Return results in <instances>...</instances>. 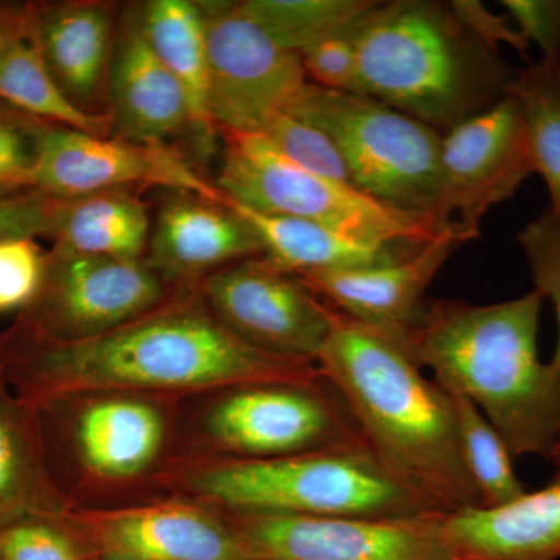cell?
Segmentation results:
<instances>
[{
    "label": "cell",
    "instance_id": "6da1fadb",
    "mask_svg": "<svg viewBox=\"0 0 560 560\" xmlns=\"http://www.w3.org/2000/svg\"><path fill=\"white\" fill-rule=\"evenodd\" d=\"M0 372L31 408L83 394H190L256 383H313V360L246 345L215 318L197 287H175L158 307L90 340L0 335Z\"/></svg>",
    "mask_w": 560,
    "mask_h": 560
},
{
    "label": "cell",
    "instance_id": "7a4b0ae2",
    "mask_svg": "<svg viewBox=\"0 0 560 560\" xmlns=\"http://www.w3.org/2000/svg\"><path fill=\"white\" fill-rule=\"evenodd\" d=\"M545 298L474 305L429 300L422 319L397 345L434 382L469 397L514 458L551 459L560 440V368L539 357Z\"/></svg>",
    "mask_w": 560,
    "mask_h": 560
},
{
    "label": "cell",
    "instance_id": "3957f363",
    "mask_svg": "<svg viewBox=\"0 0 560 560\" xmlns=\"http://www.w3.org/2000/svg\"><path fill=\"white\" fill-rule=\"evenodd\" d=\"M316 363L389 467L447 514L481 506L451 397L396 341L331 308Z\"/></svg>",
    "mask_w": 560,
    "mask_h": 560
},
{
    "label": "cell",
    "instance_id": "277c9868",
    "mask_svg": "<svg viewBox=\"0 0 560 560\" xmlns=\"http://www.w3.org/2000/svg\"><path fill=\"white\" fill-rule=\"evenodd\" d=\"M350 33L359 94L440 132L492 108L517 75L459 21L451 2H377Z\"/></svg>",
    "mask_w": 560,
    "mask_h": 560
},
{
    "label": "cell",
    "instance_id": "5b68a950",
    "mask_svg": "<svg viewBox=\"0 0 560 560\" xmlns=\"http://www.w3.org/2000/svg\"><path fill=\"white\" fill-rule=\"evenodd\" d=\"M175 482L223 512L378 521L447 515L371 445L270 459L212 456L180 467Z\"/></svg>",
    "mask_w": 560,
    "mask_h": 560
},
{
    "label": "cell",
    "instance_id": "8992f818",
    "mask_svg": "<svg viewBox=\"0 0 560 560\" xmlns=\"http://www.w3.org/2000/svg\"><path fill=\"white\" fill-rule=\"evenodd\" d=\"M285 113L326 132L361 194L404 212L452 223L441 168V132L363 94L308 81Z\"/></svg>",
    "mask_w": 560,
    "mask_h": 560
},
{
    "label": "cell",
    "instance_id": "52a82bcc",
    "mask_svg": "<svg viewBox=\"0 0 560 560\" xmlns=\"http://www.w3.org/2000/svg\"><path fill=\"white\" fill-rule=\"evenodd\" d=\"M215 186L254 212L316 221L370 241L427 245L452 223L404 212L353 187L320 178L283 156L260 132L220 131Z\"/></svg>",
    "mask_w": 560,
    "mask_h": 560
},
{
    "label": "cell",
    "instance_id": "ba28073f",
    "mask_svg": "<svg viewBox=\"0 0 560 560\" xmlns=\"http://www.w3.org/2000/svg\"><path fill=\"white\" fill-rule=\"evenodd\" d=\"M205 431L228 458L270 459L370 445L330 382L256 383L224 390Z\"/></svg>",
    "mask_w": 560,
    "mask_h": 560
},
{
    "label": "cell",
    "instance_id": "9c48e42d",
    "mask_svg": "<svg viewBox=\"0 0 560 560\" xmlns=\"http://www.w3.org/2000/svg\"><path fill=\"white\" fill-rule=\"evenodd\" d=\"M173 290L145 259L50 249L38 296L9 330L31 340H90L158 307Z\"/></svg>",
    "mask_w": 560,
    "mask_h": 560
},
{
    "label": "cell",
    "instance_id": "30bf717a",
    "mask_svg": "<svg viewBox=\"0 0 560 560\" xmlns=\"http://www.w3.org/2000/svg\"><path fill=\"white\" fill-rule=\"evenodd\" d=\"M208 44L210 120L217 132H259L308 83L302 57L282 49L238 2L201 3Z\"/></svg>",
    "mask_w": 560,
    "mask_h": 560
},
{
    "label": "cell",
    "instance_id": "8fae6325",
    "mask_svg": "<svg viewBox=\"0 0 560 560\" xmlns=\"http://www.w3.org/2000/svg\"><path fill=\"white\" fill-rule=\"evenodd\" d=\"M223 515L253 560H455L445 539V515L408 521L254 512Z\"/></svg>",
    "mask_w": 560,
    "mask_h": 560
},
{
    "label": "cell",
    "instance_id": "7c38bea8",
    "mask_svg": "<svg viewBox=\"0 0 560 560\" xmlns=\"http://www.w3.org/2000/svg\"><path fill=\"white\" fill-rule=\"evenodd\" d=\"M197 289L215 318L253 348L316 361L329 337L331 307L264 256L212 272Z\"/></svg>",
    "mask_w": 560,
    "mask_h": 560
},
{
    "label": "cell",
    "instance_id": "4fadbf2b",
    "mask_svg": "<svg viewBox=\"0 0 560 560\" xmlns=\"http://www.w3.org/2000/svg\"><path fill=\"white\" fill-rule=\"evenodd\" d=\"M187 191L220 201L221 191L172 143L101 138L50 125L35 190L60 200L145 189Z\"/></svg>",
    "mask_w": 560,
    "mask_h": 560
},
{
    "label": "cell",
    "instance_id": "5bb4252c",
    "mask_svg": "<svg viewBox=\"0 0 560 560\" xmlns=\"http://www.w3.org/2000/svg\"><path fill=\"white\" fill-rule=\"evenodd\" d=\"M97 560H253L223 512L184 501L65 515Z\"/></svg>",
    "mask_w": 560,
    "mask_h": 560
},
{
    "label": "cell",
    "instance_id": "9a60e30c",
    "mask_svg": "<svg viewBox=\"0 0 560 560\" xmlns=\"http://www.w3.org/2000/svg\"><path fill=\"white\" fill-rule=\"evenodd\" d=\"M445 198L474 235L493 206L510 200L534 167L521 103L508 94L492 108L460 121L442 136Z\"/></svg>",
    "mask_w": 560,
    "mask_h": 560
},
{
    "label": "cell",
    "instance_id": "2e32d148",
    "mask_svg": "<svg viewBox=\"0 0 560 560\" xmlns=\"http://www.w3.org/2000/svg\"><path fill=\"white\" fill-rule=\"evenodd\" d=\"M458 220L407 259L363 270L302 275L329 307L366 324L393 341L415 329L425 312V293L463 243L474 241Z\"/></svg>",
    "mask_w": 560,
    "mask_h": 560
},
{
    "label": "cell",
    "instance_id": "e0dca14e",
    "mask_svg": "<svg viewBox=\"0 0 560 560\" xmlns=\"http://www.w3.org/2000/svg\"><path fill=\"white\" fill-rule=\"evenodd\" d=\"M151 226L145 261L168 285L197 287L234 261L264 256L257 232L223 200L172 191Z\"/></svg>",
    "mask_w": 560,
    "mask_h": 560
},
{
    "label": "cell",
    "instance_id": "ac0fdd59",
    "mask_svg": "<svg viewBox=\"0 0 560 560\" xmlns=\"http://www.w3.org/2000/svg\"><path fill=\"white\" fill-rule=\"evenodd\" d=\"M36 35L51 75L84 110L108 98L114 50V5L98 0L35 3Z\"/></svg>",
    "mask_w": 560,
    "mask_h": 560
},
{
    "label": "cell",
    "instance_id": "d6986e66",
    "mask_svg": "<svg viewBox=\"0 0 560 560\" xmlns=\"http://www.w3.org/2000/svg\"><path fill=\"white\" fill-rule=\"evenodd\" d=\"M110 117L117 138L135 142H167L191 130L189 103L132 18L114 50L108 81Z\"/></svg>",
    "mask_w": 560,
    "mask_h": 560
},
{
    "label": "cell",
    "instance_id": "ffe728a7",
    "mask_svg": "<svg viewBox=\"0 0 560 560\" xmlns=\"http://www.w3.org/2000/svg\"><path fill=\"white\" fill-rule=\"evenodd\" d=\"M444 533L455 560H560V470L503 506L451 512Z\"/></svg>",
    "mask_w": 560,
    "mask_h": 560
},
{
    "label": "cell",
    "instance_id": "44dd1931",
    "mask_svg": "<svg viewBox=\"0 0 560 560\" xmlns=\"http://www.w3.org/2000/svg\"><path fill=\"white\" fill-rule=\"evenodd\" d=\"M165 419L149 400L127 394L92 397L70 422V441L81 466L102 480L139 477L158 459Z\"/></svg>",
    "mask_w": 560,
    "mask_h": 560
},
{
    "label": "cell",
    "instance_id": "7402d4cb",
    "mask_svg": "<svg viewBox=\"0 0 560 560\" xmlns=\"http://www.w3.org/2000/svg\"><path fill=\"white\" fill-rule=\"evenodd\" d=\"M221 200L248 221L264 245V257L293 275L363 270L396 264L425 245L370 241L302 219L254 212L221 194Z\"/></svg>",
    "mask_w": 560,
    "mask_h": 560
},
{
    "label": "cell",
    "instance_id": "603a6c76",
    "mask_svg": "<svg viewBox=\"0 0 560 560\" xmlns=\"http://www.w3.org/2000/svg\"><path fill=\"white\" fill-rule=\"evenodd\" d=\"M73 501L51 469L35 412L0 372V528L27 517H62Z\"/></svg>",
    "mask_w": 560,
    "mask_h": 560
},
{
    "label": "cell",
    "instance_id": "cb8c5ba5",
    "mask_svg": "<svg viewBox=\"0 0 560 560\" xmlns=\"http://www.w3.org/2000/svg\"><path fill=\"white\" fill-rule=\"evenodd\" d=\"M33 10L35 3H27L24 16L0 46V103L46 124L109 138L114 131L110 114L80 108L51 75Z\"/></svg>",
    "mask_w": 560,
    "mask_h": 560
},
{
    "label": "cell",
    "instance_id": "d4e9b609",
    "mask_svg": "<svg viewBox=\"0 0 560 560\" xmlns=\"http://www.w3.org/2000/svg\"><path fill=\"white\" fill-rule=\"evenodd\" d=\"M151 221L145 202L132 191L57 198L49 238L57 253L110 259H145Z\"/></svg>",
    "mask_w": 560,
    "mask_h": 560
},
{
    "label": "cell",
    "instance_id": "484cf974",
    "mask_svg": "<svg viewBox=\"0 0 560 560\" xmlns=\"http://www.w3.org/2000/svg\"><path fill=\"white\" fill-rule=\"evenodd\" d=\"M138 20L151 49L183 88L198 145L205 151L213 149L219 132L209 116L208 44L200 3L153 0Z\"/></svg>",
    "mask_w": 560,
    "mask_h": 560
},
{
    "label": "cell",
    "instance_id": "4316f807",
    "mask_svg": "<svg viewBox=\"0 0 560 560\" xmlns=\"http://www.w3.org/2000/svg\"><path fill=\"white\" fill-rule=\"evenodd\" d=\"M377 2L372 0H245L238 7L282 49L304 54L345 31Z\"/></svg>",
    "mask_w": 560,
    "mask_h": 560
},
{
    "label": "cell",
    "instance_id": "83f0119b",
    "mask_svg": "<svg viewBox=\"0 0 560 560\" xmlns=\"http://www.w3.org/2000/svg\"><path fill=\"white\" fill-rule=\"evenodd\" d=\"M455 408L460 452L482 508H497L525 495L528 490L515 475L510 448L482 415L480 408L458 389L441 386Z\"/></svg>",
    "mask_w": 560,
    "mask_h": 560
},
{
    "label": "cell",
    "instance_id": "f1b7e54d",
    "mask_svg": "<svg viewBox=\"0 0 560 560\" xmlns=\"http://www.w3.org/2000/svg\"><path fill=\"white\" fill-rule=\"evenodd\" d=\"M508 94L521 103L534 167L550 194L548 209L560 217V72L541 60L517 70Z\"/></svg>",
    "mask_w": 560,
    "mask_h": 560
},
{
    "label": "cell",
    "instance_id": "f546056e",
    "mask_svg": "<svg viewBox=\"0 0 560 560\" xmlns=\"http://www.w3.org/2000/svg\"><path fill=\"white\" fill-rule=\"evenodd\" d=\"M259 132L270 140L279 153L305 171L320 178L353 187L340 150L319 128L296 119L285 110H278L268 117Z\"/></svg>",
    "mask_w": 560,
    "mask_h": 560
},
{
    "label": "cell",
    "instance_id": "4dcf8cb0",
    "mask_svg": "<svg viewBox=\"0 0 560 560\" xmlns=\"http://www.w3.org/2000/svg\"><path fill=\"white\" fill-rule=\"evenodd\" d=\"M50 124L0 103V197L35 190Z\"/></svg>",
    "mask_w": 560,
    "mask_h": 560
},
{
    "label": "cell",
    "instance_id": "1f68e13d",
    "mask_svg": "<svg viewBox=\"0 0 560 560\" xmlns=\"http://www.w3.org/2000/svg\"><path fill=\"white\" fill-rule=\"evenodd\" d=\"M0 560H92L62 517H27L0 528Z\"/></svg>",
    "mask_w": 560,
    "mask_h": 560
},
{
    "label": "cell",
    "instance_id": "d6a6232c",
    "mask_svg": "<svg viewBox=\"0 0 560 560\" xmlns=\"http://www.w3.org/2000/svg\"><path fill=\"white\" fill-rule=\"evenodd\" d=\"M47 253L35 237L0 238V315L22 313L38 296Z\"/></svg>",
    "mask_w": 560,
    "mask_h": 560
},
{
    "label": "cell",
    "instance_id": "836d02e7",
    "mask_svg": "<svg viewBox=\"0 0 560 560\" xmlns=\"http://www.w3.org/2000/svg\"><path fill=\"white\" fill-rule=\"evenodd\" d=\"M517 241L533 272L536 290L555 305L559 340L551 363L560 368V217L550 209L545 210L517 235Z\"/></svg>",
    "mask_w": 560,
    "mask_h": 560
},
{
    "label": "cell",
    "instance_id": "e575fe53",
    "mask_svg": "<svg viewBox=\"0 0 560 560\" xmlns=\"http://www.w3.org/2000/svg\"><path fill=\"white\" fill-rule=\"evenodd\" d=\"M352 25V24H350ZM350 25L301 55L305 75L324 90L359 94V60Z\"/></svg>",
    "mask_w": 560,
    "mask_h": 560
},
{
    "label": "cell",
    "instance_id": "d590c367",
    "mask_svg": "<svg viewBox=\"0 0 560 560\" xmlns=\"http://www.w3.org/2000/svg\"><path fill=\"white\" fill-rule=\"evenodd\" d=\"M523 38L536 40L541 61L560 72V0H503Z\"/></svg>",
    "mask_w": 560,
    "mask_h": 560
},
{
    "label": "cell",
    "instance_id": "8d00e7d4",
    "mask_svg": "<svg viewBox=\"0 0 560 560\" xmlns=\"http://www.w3.org/2000/svg\"><path fill=\"white\" fill-rule=\"evenodd\" d=\"M57 198L38 190L0 197V238L49 237Z\"/></svg>",
    "mask_w": 560,
    "mask_h": 560
},
{
    "label": "cell",
    "instance_id": "74e56055",
    "mask_svg": "<svg viewBox=\"0 0 560 560\" xmlns=\"http://www.w3.org/2000/svg\"><path fill=\"white\" fill-rule=\"evenodd\" d=\"M451 5L459 21L490 49L499 51V43H506L522 54L523 58L528 57V40L523 38L521 32L511 27L506 18L490 13L478 0H455Z\"/></svg>",
    "mask_w": 560,
    "mask_h": 560
},
{
    "label": "cell",
    "instance_id": "f35d334b",
    "mask_svg": "<svg viewBox=\"0 0 560 560\" xmlns=\"http://www.w3.org/2000/svg\"><path fill=\"white\" fill-rule=\"evenodd\" d=\"M27 3H0V46L24 16Z\"/></svg>",
    "mask_w": 560,
    "mask_h": 560
},
{
    "label": "cell",
    "instance_id": "ab89813d",
    "mask_svg": "<svg viewBox=\"0 0 560 560\" xmlns=\"http://www.w3.org/2000/svg\"><path fill=\"white\" fill-rule=\"evenodd\" d=\"M551 460L556 464V466L559 467L560 470V440L558 445H556L555 452H552Z\"/></svg>",
    "mask_w": 560,
    "mask_h": 560
},
{
    "label": "cell",
    "instance_id": "60d3db41",
    "mask_svg": "<svg viewBox=\"0 0 560 560\" xmlns=\"http://www.w3.org/2000/svg\"><path fill=\"white\" fill-rule=\"evenodd\" d=\"M92 560H97V559H92Z\"/></svg>",
    "mask_w": 560,
    "mask_h": 560
}]
</instances>
